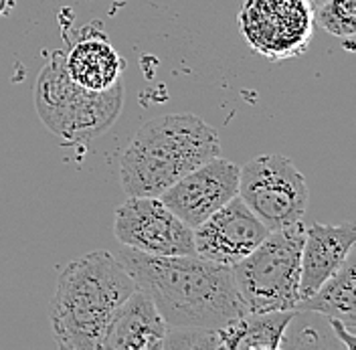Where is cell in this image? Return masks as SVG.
Returning a JSON list of instances; mask_svg holds the SVG:
<instances>
[{"instance_id": "cell-16", "label": "cell", "mask_w": 356, "mask_h": 350, "mask_svg": "<svg viewBox=\"0 0 356 350\" xmlns=\"http://www.w3.org/2000/svg\"><path fill=\"white\" fill-rule=\"evenodd\" d=\"M314 26L342 39L348 51H355L356 0H326L314 10Z\"/></svg>"}, {"instance_id": "cell-5", "label": "cell", "mask_w": 356, "mask_h": 350, "mask_svg": "<svg viewBox=\"0 0 356 350\" xmlns=\"http://www.w3.org/2000/svg\"><path fill=\"white\" fill-rule=\"evenodd\" d=\"M306 227L302 221L269 231L261 245L233 265L235 284L247 312L296 310L300 260Z\"/></svg>"}, {"instance_id": "cell-1", "label": "cell", "mask_w": 356, "mask_h": 350, "mask_svg": "<svg viewBox=\"0 0 356 350\" xmlns=\"http://www.w3.org/2000/svg\"><path fill=\"white\" fill-rule=\"evenodd\" d=\"M115 257L170 328H222L247 314L229 265L197 253L150 255L126 245Z\"/></svg>"}, {"instance_id": "cell-3", "label": "cell", "mask_w": 356, "mask_h": 350, "mask_svg": "<svg viewBox=\"0 0 356 350\" xmlns=\"http://www.w3.org/2000/svg\"><path fill=\"white\" fill-rule=\"evenodd\" d=\"M219 154V134L199 116H160L136 132L122 154V186L128 197H160L178 178Z\"/></svg>"}, {"instance_id": "cell-4", "label": "cell", "mask_w": 356, "mask_h": 350, "mask_svg": "<svg viewBox=\"0 0 356 350\" xmlns=\"http://www.w3.org/2000/svg\"><path fill=\"white\" fill-rule=\"evenodd\" d=\"M35 106L44 128L69 144H88L115 124L124 108V79L106 91L77 86L65 69V53L53 51L35 86Z\"/></svg>"}, {"instance_id": "cell-7", "label": "cell", "mask_w": 356, "mask_h": 350, "mask_svg": "<svg viewBox=\"0 0 356 350\" xmlns=\"http://www.w3.org/2000/svg\"><path fill=\"white\" fill-rule=\"evenodd\" d=\"M239 31L257 55L282 63L308 51L314 37V8L308 0H245Z\"/></svg>"}, {"instance_id": "cell-18", "label": "cell", "mask_w": 356, "mask_h": 350, "mask_svg": "<svg viewBox=\"0 0 356 350\" xmlns=\"http://www.w3.org/2000/svg\"><path fill=\"white\" fill-rule=\"evenodd\" d=\"M15 6V0H0V17H4Z\"/></svg>"}, {"instance_id": "cell-11", "label": "cell", "mask_w": 356, "mask_h": 350, "mask_svg": "<svg viewBox=\"0 0 356 350\" xmlns=\"http://www.w3.org/2000/svg\"><path fill=\"white\" fill-rule=\"evenodd\" d=\"M356 227L353 221L340 225L314 223L306 229L302 260H300V302L334 276L340 265L346 262L348 253L355 249Z\"/></svg>"}, {"instance_id": "cell-6", "label": "cell", "mask_w": 356, "mask_h": 350, "mask_svg": "<svg viewBox=\"0 0 356 350\" xmlns=\"http://www.w3.org/2000/svg\"><path fill=\"white\" fill-rule=\"evenodd\" d=\"M239 197L269 231H275L302 221L310 191L289 158L261 154L239 168Z\"/></svg>"}, {"instance_id": "cell-10", "label": "cell", "mask_w": 356, "mask_h": 350, "mask_svg": "<svg viewBox=\"0 0 356 350\" xmlns=\"http://www.w3.org/2000/svg\"><path fill=\"white\" fill-rule=\"evenodd\" d=\"M267 235L269 229L251 213L239 195L193 229L197 255L229 267L255 251Z\"/></svg>"}, {"instance_id": "cell-9", "label": "cell", "mask_w": 356, "mask_h": 350, "mask_svg": "<svg viewBox=\"0 0 356 350\" xmlns=\"http://www.w3.org/2000/svg\"><path fill=\"white\" fill-rule=\"evenodd\" d=\"M237 195L239 166L227 158L215 156L178 178L158 198L195 229Z\"/></svg>"}, {"instance_id": "cell-14", "label": "cell", "mask_w": 356, "mask_h": 350, "mask_svg": "<svg viewBox=\"0 0 356 350\" xmlns=\"http://www.w3.org/2000/svg\"><path fill=\"white\" fill-rule=\"evenodd\" d=\"M296 310H310L342 322L356 334V255L348 253L340 269L320 285L310 298L298 302Z\"/></svg>"}, {"instance_id": "cell-17", "label": "cell", "mask_w": 356, "mask_h": 350, "mask_svg": "<svg viewBox=\"0 0 356 350\" xmlns=\"http://www.w3.org/2000/svg\"><path fill=\"white\" fill-rule=\"evenodd\" d=\"M162 350H217L221 349L219 328H170L162 340Z\"/></svg>"}, {"instance_id": "cell-12", "label": "cell", "mask_w": 356, "mask_h": 350, "mask_svg": "<svg viewBox=\"0 0 356 350\" xmlns=\"http://www.w3.org/2000/svg\"><path fill=\"white\" fill-rule=\"evenodd\" d=\"M168 324L142 289L115 310L99 350H160Z\"/></svg>"}, {"instance_id": "cell-13", "label": "cell", "mask_w": 356, "mask_h": 350, "mask_svg": "<svg viewBox=\"0 0 356 350\" xmlns=\"http://www.w3.org/2000/svg\"><path fill=\"white\" fill-rule=\"evenodd\" d=\"M99 26V22L88 24L79 41L65 53L69 77L89 91H106L113 88L124 73V59Z\"/></svg>"}, {"instance_id": "cell-8", "label": "cell", "mask_w": 356, "mask_h": 350, "mask_svg": "<svg viewBox=\"0 0 356 350\" xmlns=\"http://www.w3.org/2000/svg\"><path fill=\"white\" fill-rule=\"evenodd\" d=\"M113 233L126 247L150 255H195L193 227L158 197H128L115 211Z\"/></svg>"}, {"instance_id": "cell-15", "label": "cell", "mask_w": 356, "mask_h": 350, "mask_svg": "<svg viewBox=\"0 0 356 350\" xmlns=\"http://www.w3.org/2000/svg\"><path fill=\"white\" fill-rule=\"evenodd\" d=\"M293 310L247 312L239 320L219 328L221 349L277 350Z\"/></svg>"}, {"instance_id": "cell-19", "label": "cell", "mask_w": 356, "mask_h": 350, "mask_svg": "<svg viewBox=\"0 0 356 350\" xmlns=\"http://www.w3.org/2000/svg\"><path fill=\"white\" fill-rule=\"evenodd\" d=\"M308 2H310V6H312V8H314V10H316V8H318V6H320V4H324V2H326V0H308Z\"/></svg>"}, {"instance_id": "cell-2", "label": "cell", "mask_w": 356, "mask_h": 350, "mask_svg": "<svg viewBox=\"0 0 356 350\" xmlns=\"http://www.w3.org/2000/svg\"><path fill=\"white\" fill-rule=\"evenodd\" d=\"M138 289L134 278L110 251H91L67 265L57 278L49 322L63 350H99L115 310Z\"/></svg>"}]
</instances>
